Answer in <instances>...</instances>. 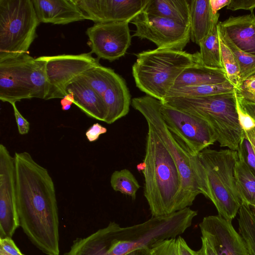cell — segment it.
Instances as JSON below:
<instances>
[{
	"mask_svg": "<svg viewBox=\"0 0 255 255\" xmlns=\"http://www.w3.org/2000/svg\"><path fill=\"white\" fill-rule=\"evenodd\" d=\"M15 204L19 226L47 255H60L56 191L48 170L27 152H15Z\"/></svg>",
	"mask_w": 255,
	"mask_h": 255,
	"instance_id": "obj_1",
	"label": "cell"
},
{
	"mask_svg": "<svg viewBox=\"0 0 255 255\" xmlns=\"http://www.w3.org/2000/svg\"><path fill=\"white\" fill-rule=\"evenodd\" d=\"M145 153L137 168L144 176V196L152 217L169 215L182 210L181 181L172 156L153 130L147 126Z\"/></svg>",
	"mask_w": 255,
	"mask_h": 255,
	"instance_id": "obj_2",
	"label": "cell"
},
{
	"mask_svg": "<svg viewBox=\"0 0 255 255\" xmlns=\"http://www.w3.org/2000/svg\"><path fill=\"white\" fill-rule=\"evenodd\" d=\"M162 103L150 96L134 98L131 106L145 119L149 127L167 148L178 168L181 181V210L193 204L200 194L209 197L206 176L198 155L193 154L168 128L160 113Z\"/></svg>",
	"mask_w": 255,
	"mask_h": 255,
	"instance_id": "obj_3",
	"label": "cell"
},
{
	"mask_svg": "<svg viewBox=\"0 0 255 255\" xmlns=\"http://www.w3.org/2000/svg\"><path fill=\"white\" fill-rule=\"evenodd\" d=\"M132 74L136 86L146 95L163 101L186 68L200 59L199 52L191 54L173 49L156 48L136 54Z\"/></svg>",
	"mask_w": 255,
	"mask_h": 255,
	"instance_id": "obj_4",
	"label": "cell"
},
{
	"mask_svg": "<svg viewBox=\"0 0 255 255\" xmlns=\"http://www.w3.org/2000/svg\"><path fill=\"white\" fill-rule=\"evenodd\" d=\"M161 102L204 120L221 147L238 150L244 131L239 119L235 90L204 97L166 98Z\"/></svg>",
	"mask_w": 255,
	"mask_h": 255,
	"instance_id": "obj_5",
	"label": "cell"
},
{
	"mask_svg": "<svg viewBox=\"0 0 255 255\" xmlns=\"http://www.w3.org/2000/svg\"><path fill=\"white\" fill-rule=\"evenodd\" d=\"M198 156L206 176L208 198L214 204L220 216L232 221L242 204L235 176L237 151L206 148Z\"/></svg>",
	"mask_w": 255,
	"mask_h": 255,
	"instance_id": "obj_6",
	"label": "cell"
},
{
	"mask_svg": "<svg viewBox=\"0 0 255 255\" xmlns=\"http://www.w3.org/2000/svg\"><path fill=\"white\" fill-rule=\"evenodd\" d=\"M39 23L32 0H0V60L27 53Z\"/></svg>",
	"mask_w": 255,
	"mask_h": 255,
	"instance_id": "obj_7",
	"label": "cell"
},
{
	"mask_svg": "<svg viewBox=\"0 0 255 255\" xmlns=\"http://www.w3.org/2000/svg\"><path fill=\"white\" fill-rule=\"evenodd\" d=\"M160 113L169 130L193 154L198 155L217 141L214 131L204 120L163 103Z\"/></svg>",
	"mask_w": 255,
	"mask_h": 255,
	"instance_id": "obj_8",
	"label": "cell"
},
{
	"mask_svg": "<svg viewBox=\"0 0 255 255\" xmlns=\"http://www.w3.org/2000/svg\"><path fill=\"white\" fill-rule=\"evenodd\" d=\"M91 52L79 54L43 56L49 85L46 100L66 96V89L72 81L88 70L100 65Z\"/></svg>",
	"mask_w": 255,
	"mask_h": 255,
	"instance_id": "obj_9",
	"label": "cell"
},
{
	"mask_svg": "<svg viewBox=\"0 0 255 255\" xmlns=\"http://www.w3.org/2000/svg\"><path fill=\"white\" fill-rule=\"evenodd\" d=\"M130 23L136 27L133 36L149 40L158 48L183 50L190 40L189 25L152 15L144 10L137 14Z\"/></svg>",
	"mask_w": 255,
	"mask_h": 255,
	"instance_id": "obj_10",
	"label": "cell"
},
{
	"mask_svg": "<svg viewBox=\"0 0 255 255\" xmlns=\"http://www.w3.org/2000/svg\"><path fill=\"white\" fill-rule=\"evenodd\" d=\"M91 52L97 58L112 62L124 56L131 44L128 22L96 23L87 28Z\"/></svg>",
	"mask_w": 255,
	"mask_h": 255,
	"instance_id": "obj_11",
	"label": "cell"
},
{
	"mask_svg": "<svg viewBox=\"0 0 255 255\" xmlns=\"http://www.w3.org/2000/svg\"><path fill=\"white\" fill-rule=\"evenodd\" d=\"M19 226L15 204L14 157L0 144V238H12Z\"/></svg>",
	"mask_w": 255,
	"mask_h": 255,
	"instance_id": "obj_12",
	"label": "cell"
},
{
	"mask_svg": "<svg viewBox=\"0 0 255 255\" xmlns=\"http://www.w3.org/2000/svg\"><path fill=\"white\" fill-rule=\"evenodd\" d=\"M149 0H76L86 19L96 23L128 22L143 10Z\"/></svg>",
	"mask_w": 255,
	"mask_h": 255,
	"instance_id": "obj_13",
	"label": "cell"
},
{
	"mask_svg": "<svg viewBox=\"0 0 255 255\" xmlns=\"http://www.w3.org/2000/svg\"><path fill=\"white\" fill-rule=\"evenodd\" d=\"M32 57L25 53L0 60V100L9 104L32 98L27 79Z\"/></svg>",
	"mask_w": 255,
	"mask_h": 255,
	"instance_id": "obj_14",
	"label": "cell"
},
{
	"mask_svg": "<svg viewBox=\"0 0 255 255\" xmlns=\"http://www.w3.org/2000/svg\"><path fill=\"white\" fill-rule=\"evenodd\" d=\"M199 227L202 236L209 241L217 255H248L245 242L231 221L219 215L208 216Z\"/></svg>",
	"mask_w": 255,
	"mask_h": 255,
	"instance_id": "obj_15",
	"label": "cell"
},
{
	"mask_svg": "<svg viewBox=\"0 0 255 255\" xmlns=\"http://www.w3.org/2000/svg\"><path fill=\"white\" fill-rule=\"evenodd\" d=\"M40 22L66 24L86 19L76 0H32Z\"/></svg>",
	"mask_w": 255,
	"mask_h": 255,
	"instance_id": "obj_16",
	"label": "cell"
},
{
	"mask_svg": "<svg viewBox=\"0 0 255 255\" xmlns=\"http://www.w3.org/2000/svg\"><path fill=\"white\" fill-rule=\"evenodd\" d=\"M66 93L72 94L73 104L87 116L105 122L107 110L103 99L82 78L79 77L71 82Z\"/></svg>",
	"mask_w": 255,
	"mask_h": 255,
	"instance_id": "obj_17",
	"label": "cell"
},
{
	"mask_svg": "<svg viewBox=\"0 0 255 255\" xmlns=\"http://www.w3.org/2000/svg\"><path fill=\"white\" fill-rule=\"evenodd\" d=\"M102 98L107 110V124H113L128 113L131 95L125 80L116 72Z\"/></svg>",
	"mask_w": 255,
	"mask_h": 255,
	"instance_id": "obj_18",
	"label": "cell"
},
{
	"mask_svg": "<svg viewBox=\"0 0 255 255\" xmlns=\"http://www.w3.org/2000/svg\"><path fill=\"white\" fill-rule=\"evenodd\" d=\"M218 24L241 50L255 56V15L254 13L233 16Z\"/></svg>",
	"mask_w": 255,
	"mask_h": 255,
	"instance_id": "obj_19",
	"label": "cell"
},
{
	"mask_svg": "<svg viewBox=\"0 0 255 255\" xmlns=\"http://www.w3.org/2000/svg\"><path fill=\"white\" fill-rule=\"evenodd\" d=\"M229 82L224 69L204 65L200 57L194 65L185 69L177 78L172 89L219 84Z\"/></svg>",
	"mask_w": 255,
	"mask_h": 255,
	"instance_id": "obj_20",
	"label": "cell"
},
{
	"mask_svg": "<svg viewBox=\"0 0 255 255\" xmlns=\"http://www.w3.org/2000/svg\"><path fill=\"white\" fill-rule=\"evenodd\" d=\"M190 40L197 45L218 22L220 14H212L209 0H189Z\"/></svg>",
	"mask_w": 255,
	"mask_h": 255,
	"instance_id": "obj_21",
	"label": "cell"
},
{
	"mask_svg": "<svg viewBox=\"0 0 255 255\" xmlns=\"http://www.w3.org/2000/svg\"><path fill=\"white\" fill-rule=\"evenodd\" d=\"M143 10L190 26L189 0H149Z\"/></svg>",
	"mask_w": 255,
	"mask_h": 255,
	"instance_id": "obj_22",
	"label": "cell"
},
{
	"mask_svg": "<svg viewBox=\"0 0 255 255\" xmlns=\"http://www.w3.org/2000/svg\"><path fill=\"white\" fill-rule=\"evenodd\" d=\"M238 152L235 166L237 187L242 202L255 209V172L249 166L242 154Z\"/></svg>",
	"mask_w": 255,
	"mask_h": 255,
	"instance_id": "obj_23",
	"label": "cell"
},
{
	"mask_svg": "<svg viewBox=\"0 0 255 255\" xmlns=\"http://www.w3.org/2000/svg\"><path fill=\"white\" fill-rule=\"evenodd\" d=\"M27 79L31 92V97L45 100L49 85L47 81L45 61L43 56L32 57L27 71Z\"/></svg>",
	"mask_w": 255,
	"mask_h": 255,
	"instance_id": "obj_24",
	"label": "cell"
},
{
	"mask_svg": "<svg viewBox=\"0 0 255 255\" xmlns=\"http://www.w3.org/2000/svg\"><path fill=\"white\" fill-rule=\"evenodd\" d=\"M218 23H214L209 33L199 44V53L204 65L210 67L223 69Z\"/></svg>",
	"mask_w": 255,
	"mask_h": 255,
	"instance_id": "obj_25",
	"label": "cell"
},
{
	"mask_svg": "<svg viewBox=\"0 0 255 255\" xmlns=\"http://www.w3.org/2000/svg\"><path fill=\"white\" fill-rule=\"evenodd\" d=\"M242 202L238 212L239 230L246 245L248 255H255V212Z\"/></svg>",
	"mask_w": 255,
	"mask_h": 255,
	"instance_id": "obj_26",
	"label": "cell"
},
{
	"mask_svg": "<svg viewBox=\"0 0 255 255\" xmlns=\"http://www.w3.org/2000/svg\"><path fill=\"white\" fill-rule=\"evenodd\" d=\"M235 90V87L230 82L219 84L184 87L171 89L165 98L204 97L231 92Z\"/></svg>",
	"mask_w": 255,
	"mask_h": 255,
	"instance_id": "obj_27",
	"label": "cell"
},
{
	"mask_svg": "<svg viewBox=\"0 0 255 255\" xmlns=\"http://www.w3.org/2000/svg\"><path fill=\"white\" fill-rule=\"evenodd\" d=\"M219 34L235 57L240 69L243 83L255 75V56L247 53L237 47L229 39L224 29L218 24Z\"/></svg>",
	"mask_w": 255,
	"mask_h": 255,
	"instance_id": "obj_28",
	"label": "cell"
},
{
	"mask_svg": "<svg viewBox=\"0 0 255 255\" xmlns=\"http://www.w3.org/2000/svg\"><path fill=\"white\" fill-rule=\"evenodd\" d=\"M110 183L114 191L130 196L133 200L136 198L140 187L134 176L128 169L115 171L111 175Z\"/></svg>",
	"mask_w": 255,
	"mask_h": 255,
	"instance_id": "obj_29",
	"label": "cell"
},
{
	"mask_svg": "<svg viewBox=\"0 0 255 255\" xmlns=\"http://www.w3.org/2000/svg\"><path fill=\"white\" fill-rule=\"evenodd\" d=\"M219 38L221 61L223 69L225 71L229 81L236 89H238L242 84L239 65L234 54L220 35Z\"/></svg>",
	"mask_w": 255,
	"mask_h": 255,
	"instance_id": "obj_30",
	"label": "cell"
},
{
	"mask_svg": "<svg viewBox=\"0 0 255 255\" xmlns=\"http://www.w3.org/2000/svg\"><path fill=\"white\" fill-rule=\"evenodd\" d=\"M237 102L242 109L255 121V93L242 88H235Z\"/></svg>",
	"mask_w": 255,
	"mask_h": 255,
	"instance_id": "obj_31",
	"label": "cell"
},
{
	"mask_svg": "<svg viewBox=\"0 0 255 255\" xmlns=\"http://www.w3.org/2000/svg\"><path fill=\"white\" fill-rule=\"evenodd\" d=\"M151 250L152 255H178L176 238L159 242L153 245Z\"/></svg>",
	"mask_w": 255,
	"mask_h": 255,
	"instance_id": "obj_32",
	"label": "cell"
},
{
	"mask_svg": "<svg viewBox=\"0 0 255 255\" xmlns=\"http://www.w3.org/2000/svg\"><path fill=\"white\" fill-rule=\"evenodd\" d=\"M227 8L233 11L238 9L248 10L253 13L255 8V0H231Z\"/></svg>",
	"mask_w": 255,
	"mask_h": 255,
	"instance_id": "obj_33",
	"label": "cell"
},
{
	"mask_svg": "<svg viewBox=\"0 0 255 255\" xmlns=\"http://www.w3.org/2000/svg\"><path fill=\"white\" fill-rule=\"evenodd\" d=\"M16 103H11L13 111L16 122L17 125L18 130L20 134H27L29 130L30 124L21 115L18 111Z\"/></svg>",
	"mask_w": 255,
	"mask_h": 255,
	"instance_id": "obj_34",
	"label": "cell"
},
{
	"mask_svg": "<svg viewBox=\"0 0 255 255\" xmlns=\"http://www.w3.org/2000/svg\"><path fill=\"white\" fill-rule=\"evenodd\" d=\"M0 249L9 255H24L9 237L0 238Z\"/></svg>",
	"mask_w": 255,
	"mask_h": 255,
	"instance_id": "obj_35",
	"label": "cell"
},
{
	"mask_svg": "<svg viewBox=\"0 0 255 255\" xmlns=\"http://www.w3.org/2000/svg\"><path fill=\"white\" fill-rule=\"evenodd\" d=\"M107 129L99 123H95L90 127L86 132V136L90 142L97 140L100 135L106 133Z\"/></svg>",
	"mask_w": 255,
	"mask_h": 255,
	"instance_id": "obj_36",
	"label": "cell"
},
{
	"mask_svg": "<svg viewBox=\"0 0 255 255\" xmlns=\"http://www.w3.org/2000/svg\"><path fill=\"white\" fill-rule=\"evenodd\" d=\"M178 255H198L197 252L191 249L181 236L176 239Z\"/></svg>",
	"mask_w": 255,
	"mask_h": 255,
	"instance_id": "obj_37",
	"label": "cell"
},
{
	"mask_svg": "<svg viewBox=\"0 0 255 255\" xmlns=\"http://www.w3.org/2000/svg\"><path fill=\"white\" fill-rule=\"evenodd\" d=\"M202 246L197 251L198 255H217L209 241L205 237H201Z\"/></svg>",
	"mask_w": 255,
	"mask_h": 255,
	"instance_id": "obj_38",
	"label": "cell"
},
{
	"mask_svg": "<svg viewBox=\"0 0 255 255\" xmlns=\"http://www.w3.org/2000/svg\"><path fill=\"white\" fill-rule=\"evenodd\" d=\"M212 14L214 16L219 14L218 11L225 6H227L231 0H209Z\"/></svg>",
	"mask_w": 255,
	"mask_h": 255,
	"instance_id": "obj_39",
	"label": "cell"
},
{
	"mask_svg": "<svg viewBox=\"0 0 255 255\" xmlns=\"http://www.w3.org/2000/svg\"><path fill=\"white\" fill-rule=\"evenodd\" d=\"M240 87L247 91L255 93V75L244 81Z\"/></svg>",
	"mask_w": 255,
	"mask_h": 255,
	"instance_id": "obj_40",
	"label": "cell"
},
{
	"mask_svg": "<svg viewBox=\"0 0 255 255\" xmlns=\"http://www.w3.org/2000/svg\"><path fill=\"white\" fill-rule=\"evenodd\" d=\"M72 104H73V97L70 93L68 94L61 100L62 109L63 111L68 110Z\"/></svg>",
	"mask_w": 255,
	"mask_h": 255,
	"instance_id": "obj_41",
	"label": "cell"
},
{
	"mask_svg": "<svg viewBox=\"0 0 255 255\" xmlns=\"http://www.w3.org/2000/svg\"><path fill=\"white\" fill-rule=\"evenodd\" d=\"M125 255H152V253L150 248L143 247L134 250Z\"/></svg>",
	"mask_w": 255,
	"mask_h": 255,
	"instance_id": "obj_42",
	"label": "cell"
},
{
	"mask_svg": "<svg viewBox=\"0 0 255 255\" xmlns=\"http://www.w3.org/2000/svg\"><path fill=\"white\" fill-rule=\"evenodd\" d=\"M0 255H9L5 253L2 250L0 249Z\"/></svg>",
	"mask_w": 255,
	"mask_h": 255,
	"instance_id": "obj_43",
	"label": "cell"
},
{
	"mask_svg": "<svg viewBox=\"0 0 255 255\" xmlns=\"http://www.w3.org/2000/svg\"><path fill=\"white\" fill-rule=\"evenodd\" d=\"M254 209V212H255V209Z\"/></svg>",
	"mask_w": 255,
	"mask_h": 255,
	"instance_id": "obj_44",
	"label": "cell"
},
{
	"mask_svg": "<svg viewBox=\"0 0 255 255\" xmlns=\"http://www.w3.org/2000/svg\"><path fill=\"white\" fill-rule=\"evenodd\" d=\"M197 252V251H196ZM198 255V254H197Z\"/></svg>",
	"mask_w": 255,
	"mask_h": 255,
	"instance_id": "obj_45",
	"label": "cell"
}]
</instances>
